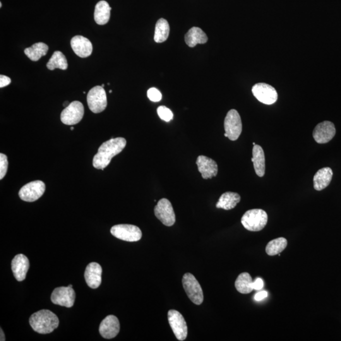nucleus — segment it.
Listing matches in <instances>:
<instances>
[{"label":"nucleus","instance_id":"3","mask_svg":"<svg viewBox=\"0 0 341 341\" xmlns=\"http://www.w3.org/2000/svg\"><path fill=\"white\" fill-rule=\"evenodd\" d=\"M268 222V214L259 208L246 211L242 218V225L250 232H260L266 227Z\"/></svg>","mask_w":341,"mask_h":341},{"label":"nucleus","instance_id":"21","mask_svg":"<svg viewBox=\"0 0 341 341\" xmlns=\"http://www.w3.org/2000/svg\"><path fill=\"white\" fill-rule=\"evenodd\" d=\"M252 154V162L254 163L256 174L259 177H263L266 172L265 154L263 148L258 145L254 146Z\"/></svg>","mask_w":341,"mask_h":341},{"label":"nucleus","instance_id":"7","mask_svg":"<svg viewBox=\"0 0 341 341\" xmlns=\"http://www.w3.org/2000/svg\"><path fill=\"white\" fill-rule=\"evenodd\" d=\"M111 234L116 238L129 242H138L142 238L140 228L131 224H118L112 226Z\"/></svg>","mask_w":341,"mask_h":341},{"label":"nucleus","instance_id":"32","mask_svg":"<svg viewBox=\"0 0 341 341\" xmlns=\"http://www.w3.org/2000/svg\"><path fill=\"white\" fill-rule=\"evenodd\" d=\"M148 97L151 102H159L162 99V94L157 88H152L148 90Z\"/></svg>","mask_w":341,"mask_h":341},{"label":"nucleus","instance_id":"8","mask_svg":"<svg viewBox=\"0 0 341 341\" xmlns=\"http://www.w3.org/2000/svg\"><path fill=\"white\" fill-rule=\"evenodd\" d=\"M84 108L82 102L75 100L64 108L62 112L61 121L66 126H74L79 123L83 118Z\"/></svg>","mask_w":341,"mask_h":341},{"label":"nucleus","instance_id":"18","mask_svg":"<svg viewBox=\"0 0 341 341\" xmlns=\"http://www.w3.org/2000/svg\"><path fill=\"white\" fill-rule=\"evenodd\" d=\"M30 268V261L26 256L18 254L12 262V270L14 276L18 282L25 280Z\"/></svg>","mask_w":341,"mask_h":341},{"label":"nucleus","instance_id":"1","mask_svg":"<svg viewBox=\"0 0 341 341\" xmlns=\"http://www.w3.org/2000/svg\"><path fill=\"white\" fill-rule=\"evenodd\" d=\"M126 145V138H111L103 143L98 148V152L93 158L94 167L98 170H104L112 158L122 152Z\"/></svg>","mask_w":341,"mask_h":341},{"label":"nucleus","instance_id":"20","mask_svg":"<svg viewBox=\"0 0 341 341\" xmlns=\"http://www.w3.org/2000/svg\"><path fill=\"white\" fill-rule=\"evenodd\" d=\"M333 176V172L331 168L326 167L319 170L314 177V190L321 191L330 186Z\"/></svg>","mask_w":341,"mask_h":341},{"label":"nucleus","instance_id":"13","mask_svg":"<svg viewBox=\"0 0 341 341\" xmlns=\"http://www.w3.org/2000/svg\"><path fill=\"white\" fill-rule=\"evenodd\" d=\"M51 300L54 304L71 308L75 302V290L70 286L55 288L52 292Z\"/></svg>","mask_w":341,"mask_h":341},{"label":"nucleus","instance_id":"19","mask_svg":"<svg viewBox=\"0 0 341 341\" xmlns=\"http://www.w3.org/2000/svg\"><path fill=\"white\" fill-rule=\"evenodd\" d=\"M71 46L75 54L80 58L90 56L92 52V44L90 40L84 36H76L72 38Z\"/></svg>","mask_w":341,"mask_h":341},{"label":"nucleus","instance_id":"9","mask_svg":"<svg viewBox=\"0 0 341 341\" xmlns=\"http://www.w3.org/2000/svg\"><path fill=\"white\" fill-rule=\"evenodd\" d=\"M156 218L166 226H172L176 222L174 208L172 203L166 198H162L158 202L154 208Z\"/></svg>","mask_w":341,"mask_h":341},{"label":"nucleus","instance_id":"25","mask_svg":"<svg viewBox=\"0 0 341 341\" xmlns=\"http://www.w3.org/2000/svg\"><path fill=\"white\" fill-rule=\"evenodd\" d=\"M49 47L45 43L37 42L30 48H26L24 54L33 62H37L42 56H46Z\"/></svg>","mask_w":341,"mask_h":341},{"label":"nucleus","instance_id":"22","mask_svg":"<svg viewBox=\"0 0 341 341\" xmlns=\"http://www.w3.org/2000/svg\"><path fill=\"white\" fill-rule=\"evenodd\" d=\"M184 40L189 47L194 48L198 44H205L208 42V38L200 28L194 27L187 32Z\"/></svg>","mask_w":341,"mask_h":341},{"label":"nucleus","instance_id":"31","mask_svg":"<svg viewBox=\"0 0 341 341\" xmlns=\"http://www.w3.org/2000/svg\"><path fill=\"white\" fill-rule=\"evenodd\" d=\"M8 158L4 154H0V179L2 180L6 176L8 170Z\"/></svg>","mask_w":341,"mask_h":341},{"label":"nucleus","instance_id":"33","mask_svg":"<svg viewBox=\"0 0 341 341\" xmlns=\"http://www.w3.org/2000/svg\"><path fill=\"white\" fill-rule=\"evenodd\" d=\"M11 83V79L8 76L1 75L0 76V88H3L8 86Z\"/></svg>","mask_w":341,"mask_h":341},{"label":"nucleus","instance_id":"6","mask_svg":"<svg viewBox=\"0 0 341 341\" xmlns=\"http://www.w3.org/2000/svg\"><path fill=\"white\" fill-rule=\"evenodd\" d=\"M88 104L94 114H100L107 107V96L102 86H96L91 88L88 94Z\"/></svg>","mask_w":341,"mask_h":341},{"label":"nucleus","instance_id":"15","mask_svg":"<svg viewBox=\"0 0 341 341\" xmlns=\"http://www.w3.org/2000/svg\"><path fill=\"white\" fill-rule=\"evenodd\" d=\"M99 330L102 337L107 340L116 337L120 330L118 318L112 314L107 316L100 323Z\"/></svg>","mask_w":341,"mask_h":341},{"label":"nucleus","instance_id":"27","mask_svg":"<svg viewBox=\"0 0 341 341\" xmlns=\"http://www.w3.org/2000/svg\"><path fill=\"white\" fill-rule=\"evenodd\" d=\"M170 25L164 18H160L156 25L154 40L156 42L162 43L166 42L169 37Z\"/></svg>","mask_w":341,"mask_h":341},{"label":"nucleus","instance_id":"39","mask_svg":"<svg viewBox=\"0 0 341 341\" xmlns=\"http://www.w3.org/2000/svg\"><path fill=\"white\" fill-rule=\"evenodd\" d=\"M102 88H104V84H102Z\"/></svg>","mask_w":341,"mask_h":341},{"label":"nucleus","instance_id":"17","mask_svg":"<svg viewBox=\"0 0 341 341\" xmlns=\"http://www.w3.org/2000/svg\"><path fill=\"white\" fill-rule=\"evenodd\" d=\"M102 266L96 262H91L86 268L84 277L87 284L92 289H97L102 282Z\"/></svg>","mask_w":341,"mask_h":341},{"label":"nucleus","instance_id":"38","mask_svg":"<svg viewBox=\"0 0 341 341\" xmlns=\"http://www.w3.org/2000/svg\"><path fill=\"white\" fill-rule=\"evenodd\" d=\"M70 129H71V130H74V127L72 126L71 128H70Z\"/></svg>","mask_w":341,"mask_h":341},{"label":"nucleus","instance_id":"30","mask_svg":"<svg viewBox=\"0 0 341 341\" xmlns=\"http://www.w3.org/2000/svg\"><path fill=\"white\" fill-rule=\"evenodd\" d=\"M157 112L160 118L165 122H170L174 118V114H172V112L169 108L164 106H162L158 108Z\"/></svg>","mask_w":341,"mask_h":341},{"label":"nucleus","instance_id":"10","mask_svg":"<svg viewBox=\"0 0 341 341\" xmlns=\"http://www.w3.org/2000/svg\"><path fill=\"white\" fill-rule=\"evenodd\" d=\"M252 91L256 99L264 104L271 105L277 102V91L274 88L268 84H256L252 88Z\"/></svg>","mask_w":341,"mask_h":341},{"label":"nucleus","instance_id":"41","mask_svg":"<svg viewBox=\"0 0 341 341\" xmlns=\"http://www.w3.org/2000/svg\"><path fill=\"white\" fill-rule=\"evenodd\" d=\"M68 286L72 287V284H70V285Z\"/></svg>","mask_w":341,"mask_h":341},{"label":"nucleus","instance_id":"42","mask_svg":"<svg viewBox=\"0 0 341 341\" xmlns=\"http://www.w3.org/2000/svg\"><path fill=\"white\" fill-rule=\"evenodd\" d=\"M253 145H254V146L256 145V143L254 142V143H253Z\"/></svg>","mask_w":341,"mask_h":341},{"label":"nucleus","instance_id":"26","mask_svg":"<svg viewBox=\"0 0 341 341\" xmlns=\"http://www.w3.org/2000/svg\"><path fill=\"white\" fill-rule=\"evenodd\" d=\"M253 280L248 273L240 274L235 282V288L238 292L242 294H249L254 290L252 287Z\"/></svg>","mask_w":341,"mask_h":341},{"label":"nucleus","instance_id":"40","mask_svg":"<svg viewBox=\"0 0 341 341\" xmlns=\"http://www.w3.org/2000/svg\"><path fill=\"white\" fill-rule=\"evenodd\" d=\"M2 4L0 3V7H2Z\"/></svg>","mask_w":341,"mask_h":341},{"label":"nucleus","instance_id":"5","mask_svg":"<svg viewBox=\"0 0 341 341\" xmlns=\"http://www.w3.org/2000/svg\"><path fill=\"white\" fill-rule=\"evenodd\" d=\"M226 138L232 141L236 140L242 132V122L238 112L230 110L224 120Z\"/></svg>","mask_w":341,"mask_h":341},{"label":"nucleus","instance_id":"35","mask_svg":"<svg viewBox=\"0 0 341 341\" xmlns=\"http://www.w3.org/2000/svg\"><path fill=\"white\" fill-rule=\"evenodd\" d=\"M268 296V292H266V290H263V292H260L254 295V298L256 301H261V300L266 298Z\"/></svg>","mask_w":341,"mask_h":341},{"label":"nucleus","instance_id":"12","mask_svg":"<svg viewBox=\"0 0 341 341\" xmlns=\"http://www.w3.org/2000/svg\"><path fill=\"white\" fill-rule=\"evenodd\" d=\"M168 321L178 340H184L188 335V328L186 320L179 312L170 310L168 312Z\"/></svg>","mask_w":341,"mask_h":341},{"label":"nucleus","instance_id":"23","mask_svg":"<svg viewBox=\"0 0 341 341\" xmlns=\"http://www.w3.org/2000/svg\"><path fill=\"white\" fill-rule=\"evenodd\" d=\"M241 200V196L235 192H228L223 194L216 204V208L224 210L234 208Z\"/></svg>","mask_w":341,"mask_h":341},{"label":"nucleus","instance_id":"16","mask_svg":"<svg viewBox=\"0 0 341 341\" xmlns=\"http://www.w3.org/2000/svg\"><path fill=\"white\" fill-rule=\"evenodd\" d=\"M196 164L204 179L212 178L217 176L218 166L215 160L205 156H199L196 159Z\"/></svg>","mask_w":341,"mask_h":341},{"label":"nucleus","instance_id":"36","mask_svg":"<svg viewBox=\"0 0 341 341\" xmlns=\"http://www.w3.org/2000/svg\"><path fill=\"white\" fill-rule=\"evenodd\" d=\"M0 332H1V338H0V340L1 341H4L6 340V336H4V332L3 330H2V328H1V330H0Z\"/></svg>","mask_w":341,"mask_h":341},{"label":"nucleus","instance_id":"37","mask_svg":"<svg viewBox=\"0 0 341 341\" xmlns=\"http://www.w3.org/2000/svg\"><path fill=\"white\" fill-rule=\"evenodd\" d=\"M69 104H70L69 102H66L64 103V107L66 108L67 106H68Z\"/></svg>","mask_w":341,"mask_h":341},{"label":"nucleus","instance_id":"4","mask_svg":"<svg viewBox=\"0 0 341 341\" xmlns=\"http://www.w3.org/2000/svg\"><path fill=\"white\" fill-rule=\"evenodd\" d=\"M182 283L190 300L196 306H200L202 304L203 290L194 276L190 273L184 274L182 278Z\"/></svg>","mask_w":341,"mask_h":341},{"label":"nucleus","instance_id":"14","mask_svg":"<svg viewBox=\"0 0 341 341\" xmlns=\"http://www.w3.org/2000/svg\"><path fill=\"white\" fill-rule=\"evenodd\" d=\"M336 130L334 124L330 121L322 122L314 128L313 136L318 144H326L334 138Z\"/></svg>","mask_w":341,"mask_h":341},{"label":"nucleus","instance_id":"28","mask_svg":"<svg viewBox=\"0 0 341 341\" xmlns=\"http://www.w3.org/2000/svg\"><path fill=\"white\" fill-rule=\"evenodd\" d=\"M47 68L50 70H54L56 68L61 70H66L68 68V64L66 58L61 52H55L52 54L51 58L47 64Z\"/></svg>","mask_w":341,"mask_h":341},{"label":"nucleus","instance_id":"11","mask_svg":"<svg viewBox=\"0 0 341 341\" xmlns=\"http://www.w3.org/2000/svg\"><path fill=\"white\" fill-rule=\"evenodd\" d=\"M46 190V186L44 182L40 180H36L28 182L19 191V196L22 200L32 202L42 198Z\"/></svg>","mask_w":341,"mask_h":341},{"label":"nucleus","instance_id":"34","mask_svg":"<svg viewBox=\"0 0 341 341\" xmlns=\"http://www.w3.org/2000/svg\"><path fill=\"white\" fill-rule=\"evenodd\" d=\"M252 287H253L254 290H260L262 288L264 287V282L261 278H258L252 284Z\"/></svg>","mask_w":341,"mask_h":341},{"label":"nucleus","instance_id":"29","mask_svg":"<svg viewBox=\"0 0 341 341\" xmlns=\"http://www.w3.org/2000/svg\"><path fill=\"white\" fill-rule=\"evenodd\" d=\"M288 246L287 240L284 238H278L268 242L266 246V253L270 256H274L282 253Z\"/></svg>","mask_w":341,"mask_h":341},{"label":"nucleus","instance_id":"2","mask_svg":"<svg viewBox=\"0 0 341 341\" xmlns=\"http://www.w3.org/2000/svg\"><path fill=\"white\" fill-rule=\"evenodd\" d=\"M30 323L31 328L36 332L46 334L54 332L59 326V319L52 312L42 310L30 316Z\"/></svg>","mask_w":341,"mask_h":341},{"label":"nucleus","instance_id":"24","mask_svg":"<svg viewBox=\"0 0 341 341\" xmlns=\"http://www.w3.org/2000/svg\"><path fill=\"white\" fill-rule=\"evenodd\" d=\"M112 8L106 1H100L96 4L94 20L98 25H105L110 20Z\"/></svg>","mask_w":341,"mask_h":341}]
</instances>
